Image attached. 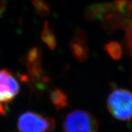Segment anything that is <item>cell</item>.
I'll list each match as a JSON object with an SVG mask.
<instances>
[{
    "label": "cell",
    "mask_w": 132,
    "mask_h": 132,
    "mask_svg": "<svg viewBox=\"0 0 132 132\" xmlns=\"http://www.w3.org/2000/svg\"><path fill=\"white\" fill-rule=\"evenodd\" d=\"M34 5L35 7L36 13L41 16H46L50 13L49 7L46 3L42 0H34L33 2Z\"/></svg>",
    "instance_id": "cell-11"
},
{
    "label": "cell",
    "mask_w": 132,
    "mask_h": 132,
    "mask_svg": "<svg viewBox=\"0 0 132 132\" xmlns=\"http://www.w3.org/2000/svg\"><path fill=\"white\" fill-rule=\"evenodd\" d=\"M107 108L109 113L119 121L132 119V92L125 88H116L107 99Z\"/></svg>",
    "instance_id": "cell-1"
},
{
    "label": "cell",
    "mask_w": 132,
    "mask_h": 132,
    "mask_svg": "<svg viewBox=\"0 0 132 132\" xmlns=\"http://www.w3.org/2000/svg\"><path fill=\"white\" fill-rule=\"evenodd\" d=\"M104 49L113 59L118 61L122 57L123 50L121 44L116 40L107 43L104 46Z\"/></svg>",
    "instance_id": "cell-10"
},
{
    "label": "cell",
    "mask_w": 132,
    "mask_h": 132,
    "mask_svg": "<svg viewBox=\"0 0 132 132\" xmlns=\"http://www.w3.org/2000/svg\"><path fill=\"white\" fill-rule=\"evenodd\" d=\"M50 99L56 110H60L68 107L69 99L63 91L59 88H54L50 94Z\"/></svg>",
    "instance_id": "cell-9"
},
{
    "label": "cell",
    "mask_w": 132,
    "mask_h": 132,
    "mask_svg": "<svg viewBox=\"0 0 132 132\" xmlns=\"http://www.w3.org/2000/svg\"><path fill=\"white\" fill-rule=\"evenodd\" d=\"M42 51L39 47H34L28 51L26 55V67L29 78L34 82L46 83L47 78L44 76L42 71Z\"/></svg>",
    "instance_id": "cell-5"
},
{
    "label": "cell",
    "mask_w": 132,
    "mask_h": 132,
    "mask_svg": "<svg viewBox=\"0 0 132 132\" xmlns=\"http://www.w3.org/2000/svg\"><path fill=\"white\" fill-rule=\"evenodd\" d=\"M69 48L73 57L79 62H84L89 57V49L85 31L76 30L69 43Z\"/></svg>",
    "instance_id": "cell-6"
},
{
    "label": "cell",
    "mask_w": 132,
    "mask_h": 132,
    "mask_svg": "<svg viewBox=\"0 0 132 132\" xmlns=\"http://www.w3.org/2000/svg\"><path fill=\"white\" fill-rule=\"evenodd\" d=\"M99 124L93 114L85 110H74L67 115L62 132H98Z\"/></svg>",
    "instance_id": "cell-2"
},
{
    "label": "cell",
    "mask_w": 132,
    "mask_h": 132,
    "mask_svg": "<svg viewBox=\"0 0 132 132\" xmlns=\"http://www.w3.org/2000/svg\"><path fill=\"white\" fill-rule=\"evenodd\" d=\"M114 3H101L90 6L86 10L85 18L89 21L101 20L113 12Z\"/></svg>",
    "instance_id": "cell-7"
},
{
    "label": "cell",
    "mask_w": 132,
    "mask_h": 132,
    "mask_svg": "<svg viewBox=\"0 0 132 132\" xmlns=\"http://www.w3.org/2000/svg\"><path fill=\"white\" fill-rule=\"evenodd\" d=\"M18 81L12 72L3 68L0 70V104H7L15 99L20 92Z\"/></svg>",
    "instance_id": "cell-4"
},
{
    "label": "cell",
    "mask_w": 132,
    "mask_h": 132,
    "mask_svg": "<svg viewBox=\"0 0 132 132\" xmlns=\"http://www.w3.org/2000/svg\"><path fill=\"white\" fill-rule=\"evenodd\" d=\"M40 37L42 42L48 47L49 49L52 51L55 50L57 45L56 38L54 33L53 29L51 28L48 22H45L44 24Z\"/></svg>",
    "instance_id": "cell-8"
},
{
    "label": "cell",
    "mask_w": 132,
    "mask_h": 132,
    "mask_svg": "<svg viewBox=\"0 0 132 132\" xmlns=\"http://www.w3.org/2000/svg\"><path fill=\"white\" fill-rule=\"evenodd\" d=\"M126 43L127 46L129 50V55L132 59V24H131L126 29Z\"/></svg>",
    "instance_id": "cell-12"
},
{
    "label": "cell",
    "mask_w": 132,
    "mask_h": 132,
    "mask_svg": "<svg viewBox=\"0 0 132 132\" xmlns=\"http://www.w3.org/2000/svg\"><path fill=\"white\" fill-rule=\"evenodd\" d=\"M55 127V119L33 111L22 113L17 120L19 132H52Z\"/></svg>",
    "instance_id": "cell-3"
}]
</instances>
